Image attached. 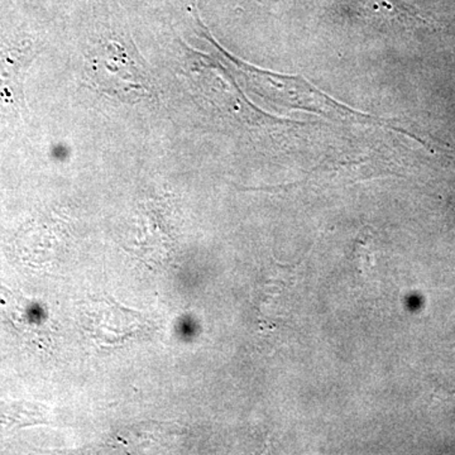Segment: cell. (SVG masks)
Segmentation results:
<instances>
[{
    "label": "cell",
    "mask_w": 455,
    "mask_h": 455,
    "mask_svg": "<svg viewBox=\"0 0 455 455\" xmlns=\"http://www.w3.org/2000/svg\"><path fill=\"white\" fill-rule=\"evenodd\" d=\"M85 68L92 85L123 101L142 100L154 90L142 56L122 37L107 36L89 44Z\"/></svg>",
    "instance_id": "obj_1"
},
{
    "label": "cell",
    "mask_w": 455,
    "mask_h": 455,
    "mask_svg": "<svg viewBox=\"0 0 455 455\" xmlns=\"http://www.w3.org/2000/svg\"><path fill=\"white\" fill-rule=\"evenodd\" d=\"M84 328L97 346L109 348L140 337L146 322L137 311L125 309L112 300H97L92 301L85 311Z\"/></svg>",
    "instance_id": "obj_2"
},
{
    "label": "cell",
    "mask_w": 455,
    "mask_h": 455,
    "mask_svg": "<svg viewBox=\"0 0 455 455\" xmlns=\"http://www.w3.org/2000/svg\"><path fill=\"white\" fill-rule=\"evenodd\" d=\"M33 56L31 47L0 50V125L18 121L25 112L23 82Z\"/></svg>",
    "instance_id": "obj_3"
},
{
    "label": "cell",
    "mask_w": 455,
    "mask_h": 455,
    "mask_svg": "<svg viewBox=\"0 0 455 455\" xmlns=\"http://www.w3.org/2000/svg\"><path fill=\"white\" fill-rule=\"evenodd\" d=\"M453 211H454V214H455V205L453 206Z\"/></svg>",
    "instance_id": "obj_4"
}]
</instances>
